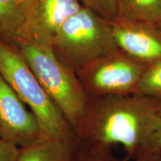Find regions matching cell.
I'll return each mask as SVG.
<instances>
[{
  "label": "cell",
  "instance_id": "obj_8",
  "mask_svg": "<svg viewBox=\"0 0 161 161\" xmlns=\"http://www.w3.org/2000/svg\"><path fill=\"white\" fill-rule=\"evenodd\" d=\"M112 28L121 51L148 66L161 60V29L156 24L116 18Z\"/></svg>",
  "mask_w": 161,
  "mask_h": 161
},
{
  "label": "cell",
  "instance_id": "obj_9",
  "mask_svg": "<svg viewBox=\"0 0 161 161\" xmlns=\"http://www.w3.org/2000/svg\"><path fill=\"white\" fill-rule=\"evenodd\" d=\"M77 138L40 140L19 148L17 161H69L77 150Z\"/></svg>",
  "mask_w": 161,
  "mask_h": 161
},
{
  "label": "cell",
  "instance_id": "obj_1",
  "mask_svg": "<svg viewBox=\"0 0 161 161\" xmlns=\"http://www.w3.org/2000/svg\"><path fill=\"white\" fill-rule=\"evenodd\" d=\"M161 114V99L138 93L89 98L76 134L82 144L123 147L128 160L146 152Z\"/></svg>",
  "mask_w": 161,
  "mask_h": 161
},
{
  "label": "cell",
  "instance_id": "obj_3",
  "mask_svg": "<svg viewBox=\"0 0 161 161\" xmlns=\"http://www.w3.org/2000/svg\"><path fill=\"white\" fill-rule=\"evenodd\" d=\"M0 75L37 118L40 140L77 138L17 48L0 39Z\"/></svg>",
  "mask_w": 161,
  "mask_h": 161
},
{
  "label": "cell",
  "instance_id": "obj_11",
  "mask_svg": "<svg viewBox=\"0 0 161 161\" xmlns=\"http://www.w3.org/2000/svg\"><path fill=\"white\" fill-rule=\"evenodd\" d=\"M35 0H0V36L10 39Z\"/></svg>",
  "mask_w": 161,
  "mask_h": 161
},
{
  "label": "cell",
  "instance_id": "obj_10",
  "mask_svg": "<svg viewBox=\"0 0 161 161\" xmlns=\"http://www.w3.org/2000/svg\"><path fill=\"white\" fill-rule=\"evenodd\" d=\"M161 16V0H118L117 17L157 24Z\"/></svg>",
  "mask_w": 161,
  "mask_h": 161
},
{
  "label": "cell",
  "instance_id": "obj_17",
  "mask_svg": "<svg viewBox=\"0 0 161 161\" xmlns=\"http://www.w3.org/2000/svg\"><path fill=\"white\" fill-rule=\"evenodd\" d=\"M135 161H161V152H145L134 160Z\"/></svg>",
  "mask_w": 161,
  "mask_h": 161
},
{
  "label": "cell",
  "instance_id": "obj_7",
  "mask_svg": "<svg viewBox=\"0 0 161 161\" xmlns=\"http://www.w3.org/2000/svg\"><path fill=\"white\" fill-rule=\"evenodd\" d=\"M40 136L36 116L0 75V138L23 148Z\"/></svg>",
  "mask_w": 161,
  "mask_h": 161
},
{
  "label": "cell",
  "instance_id": "obj_14",
  "mask_svg": "<svg viewBox=\"0 0 161 161\" xmlns=\"http://www.w3.org/2000/svg\"><path fill=\"white\" fill-rule=\"evenodd\" d=\"M82 7L104 19L114 21L117 17L118 0H77Z\"/></svg>",
  "mask_w": 161,
  "mask_h": 161
},
{
  "label": "cell",
  "instance_id": "obj_13",
  "mask_svg": "<svg viewBox=\"0 0 161 161\" xmlns=\"http://www.w3.org/2000/svg\"><path fill=\"white\" fill-rule=\"evenodd\" d=\"M136 93L161 99V60L146 68Z\"/></svg>",
  "mask_w": 161,
  "mask_h": 161
},
{
  "label": "cell",
  "instance_id": "obj_2",
  "mask_svg": "<svg viewBox=\"0 0 161 161\" xmlns=\"http://www.w3.org/2000/svg\"><path fill=\"white\" fill-rule=\"evenodd\" d=\"M16 44L22 58L76 135L85 117L89 98L75 72L60 61L52 46Z\"/></svg>",
  "mask_w": 161,
  "mask_h": 161
},
{
  "label": "cell",
  "instance_id": "obj_18",
  "mask_svg": "<svg viewBox=\"0 0 161 161\" xmlns=\"http://www.w3.org/2000/svg\"><path fill=\"white\" fill-rule=\"evenodd\" d=\"M158 26L159 28H160V29H161V16H160V19H159V20H158V23L156 24Z\"/></svg>",
  "mask_w": 161,
  "mask_h": 161
},
{
  "label": "cell",
  "instance_id": "obj_5",
  "mask_svg": "<svg viewBox=\"0 0 161 161\" xmlns=\"http://www.w3.org/2000/svg\"><path fill=\"white\" fill-rule=\"evenodd\" d=\"M148 66L119 49L75 71L88 98L136 93Z\"/></svg>",
  "mask_w": 161,
  "mask_h": 161
},
{
  "label": "cell",
  "instance_id": "obj_16",
  "mask_svg": "<svg viewBox=\"0 0 161 161\" xmlns=\"http://www.w3.org/2000/svg\"><path fill=\"white\" fill-rule=\"evenodd\" d=\"M161 152V114L159 123L151 138L146 152Z\"/></svg>",
  "mask_w": 161,
  "mask_h": 161
},
{
  "label": "cell",
  "instance_id": "obj_15",
  "mask_svg": "<svg viewBox=\"0 0 161 161\" xmlns=\"http://www.w3.org/2000/svg\"><path fill=\"white\" fill-rule=\"evenodd\" d=\"M19 148L15 144L0 138V161H17Z\"/></svg>",
  "mask_w": 161,
  "mask_h": 161
},
{
  "label": "cell",
  "instance_id": "obj_6",
  "mask_svg": "<svg viewBox=\"0 0 161 161\" xmlns=\"http://www.w3.org/2000/svg\"><path fill=\"white\" fill-rule=\"evenodd\" d=\"M81 7L77 0H35L10 40L15 43L52 46L66 20Z\"/></svg>",
  "mask_w": 161,
  "mask_h": 161
},
{
  "label": "cell",
  "instance_id": "obj_4",
  "mask_svg": "<svg viewBox=\"0 0 161 161\" xmlns=\"http://www.w3.org/2000/svg\"><path fill=\"white\" fill-rule=\"evenodd\" d=\"M52 47L60 61L75 72L118 49L112 21L84 7L66 20Z\"/></svg>",
  "mask_w": 161,
  "mask_h": 161
},
{
  "label": "cell",
  "instance_id": "obj_12",
  "mask_svg": "<svg viewBox=\"0 0 161 161\" xmlns=\"http://www.w3.org/2000/svg\"><path fill=\"white\" fill-rule=\"evenodd\" d=\"M69 161H128L119 159L113 153V149L107 147L80 143Z\"/></svg>",
  "mask_w": 161,
  "mask_h": 161
}]
</instances>
